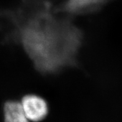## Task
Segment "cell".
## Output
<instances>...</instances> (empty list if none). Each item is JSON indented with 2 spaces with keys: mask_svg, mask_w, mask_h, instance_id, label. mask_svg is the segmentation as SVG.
<instances>
[{
  "mask_svg": "<svg viewBox=\"0 0 122 122\" xmlns=\"http://www.w3.org/2000/svg\"><path fill=\"white\" fill-rule=\"evenodd\" d=\"M27 28L23 35L26 49L41 68L50 70L62 64L66 58V47L71 45V36L50 24H34Z\"/></svg>",
  "mask_w": 122,
  "mask_h": 122,
  "instance_id": "obj_1",
  "label": "cell"
},
{
  "mask_svg": "<svg viewBox=\"0 0 122 122\" xmlns=\"http://www.w3.org/2000/svg\"><path fill=\"white\" fill-rule=\"evenodd\" d=\"M21 107L29 121L37 122L42 120L48 112V107L43 98L35 95L24 97Z\"/></svg>",
  "mask_w": 122,
  "mask_h": 122,
  "instance_id": "obj_2",
  "label": "cell"
},
{
  "mask_svg": "<svg viewBox=\"0 0 122 122\" xmlns=\"http://www.w3.org/2000/svg\"><path fill=\"white\" fill-rule=\"evenodd\" d=\"M4 122H29L24 113L21 102L8 101L3 108Z\"/></svg>",
  "mask_w": 122,
  "mask_h": 122,
  "instance_id": "obj_3",
  "label": "cell"
},
{
  "mask_svg": "<svg viewBox=\"0 0 122 122\" xmlns=\"http://www.w3.org/2000/svg\"><path fill=\"white\" fill-rule=\"evenodd\" d=\"M100 1V0H69L67 8L71 11L79 12L85 11Z\"/></svg>",
  "mask_w": 122,
  "mask_h": 122,
  "instance_id": "obj_4",
  "label": "cell"
}]
</instances>
